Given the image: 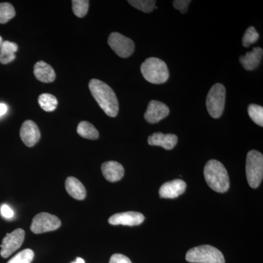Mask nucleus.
Returning a JSON list of instances; mask_svg holds the SVG:
<instances>
[{
	"instance_id": "nucleus-1",
	"label": "nucleus",
	"mask_w": 263,
	"mask_h": 263,
	"mask_svg": "<svg viewBox=\"0 0 263 263\" xmlns=\"http://www.w3.org/2000/svg\"><path fill=\"white\" fill-rule=\"evenodd\" d=\"M89 88L93 98L103 111L108 117H117L119 113V101L114 90L98 79H91Z\"/></svg>"
},
{
	"instance_id": "nucleus-2",
	"label": "nucleus",
	"mask_w": 263,
	"mask_h": 263,
	"mask_svg": "<svg viewBox=\"0 0 263 263\" xmlns=\"http://www.w3.org/2000/svg\"><path fill=\"white\" fill-rule=\"evenodd\" d=\"M205 181L211 189L216 193H224L230 188L228 171L219 161L209 160L204 167Z\"/></svg>"
},
{
	"instance_id": "nucleus-3",
	"label": "nucleus",
	"mask_w": 263,
	"mask_h": 263,
	"mask_svg": "<svg viewBox=\"0 0 263 263\" xmlns=\"http://www.w3.org/2000/svg\"><path fill=\"white\" fill-rule=\"evenodd\" d=\"M141 70L147 81L154 84H162L169 79V71L165 62L156 57H150L143 62Z\"/></svg>"
},
{
	"instance_id": "nucleus-4",
	"label": "nucleus",
	"mask_w": 263,
	"mask_h": 263,
	"mask_svg": "<svg viewBox=\"0 0 263 263\" xmlns=\"http://www.w3.org/2000/svg\"><path fill=\"white\" fill-rule=\"evenodd\" d=\"M186 260L191 263H224V256L219 249L210 245H202L190 249Z\"/></svg>"
},
{
	"instance_id": "nucleus-5",
	"label": "nucleus",
	"mask_w": 263,
	"mask_h": 263,
	"mask_svg": "<svg viewBox=\"0 0 263 263\" xmlns=\"http://www.w3.org/2000/svg\"><path fill=\"white\" fill-rule=\"evenodd\" d=\"M247 181L252 188H257L260 185L263 178V156L256 150L249 152L247 157Z\"/></svg>"
},
{
	"instance_id": "nucleus-6",
	"label": "nucleus",
	"mask_w": 263,
	"mask_h": 263,
	"mask_svg": "<svg viewBox=\"0 0 263 263\" xmlns=\"http://www.w3.org/2000/svg\"><path fill=\"white\" fill-rule=\"evenodd\" d=\"M226 89L224 85L216 84L209 91L206 98L208 112L214 119L222 115L226 105Z\"/></svg>"
},
{
	"instance_id": "nucleus-7",
	"label": "nucleus",
	"mask_w": 263,
	"mask_h": 263,
	"mask_svg": "<svg viewBox=\"0 0 263 263\" xmlns=\"http://www.w3.org/2000/svg\"><path fill=\"white\" fill-rule=\"evenodd\" d=\"M61 224L57 216L48 213H40L33 218L30 229L35 234H41L59 229Z\"/></svg>"
},
{
	"instance_id": "nucleus-8",
	"label": "nucleus",
	"mask_w": 263,
	"mask_h": 263,
	"mask_svg": "<svg viewBox=\"0 0 263 263\" xmlns=\"http://www.w3.org/2000/svg\"><path fill=\"white\" fill-rule=\"evenodd\" d=\"M108 43L111 49L122 58L130 57L135 51L134 42L130 38L119 32H112L109 36Z\"/></svg>"
},
{
	"instance_id": "nucleus-9",
	"label": "nucleus",
	"mask_w": 263,
	"mask_h": 263,
	"mask_svg": "<svg viewBox=\"0 0 263 263\" xmlns=\"http://www.w3.org/2000/svg\"><path fill=\"white\" fill-rule=\"evenodd\" d=\"M25 238V232L22 229H16L8 233L3 238L1 245V254L3 258H8L17 249L22 247Z\"/></svg>"
},
{
	"instance_id": "nucleus-10",
	"label": "nucleus",
	"mask_w": 263,
	"mask_h": 263,
	"mask_svg": "<svg viewBox=\"0 0 263 263\" xmlns=\"http://www.w3.org/2000/svg\"><path fill=\"white\" fill-rule=\"evenodd\" d=\"M144 219L141 213L127 212L114 214L109 218L108 222L112 226H136L142 224Z\"/></svg>"
},
{
	"instance_id": "nucleus-11",
	"label": "nucleus",
	"mask_w": 263,
	"mask_h": 263,
	"mask_svg": "<svg viewBox=\"0 0 263 263\" xmlns=\"http://www.w3.org/2000/svg\"><path fill=\"white\" fill-rule=\"evenodd\" d=\"M169 114V108L165 104L157 100H152L148 103L144 114L145 120L149 124H156L167 117Z\"/></svg>"
},
{
	"instance_id": "nucleus-12",
	"label": "nucleus",
	"mask_w": 263,
	"mask_h": 263,
	"mask_svg": "<svg viewBox=\"0 0 263 263\" xmlns=\"http://www.w3.org/2000/svg\"><path fill=\"white\" fill-rule=\"evenodd\" d=\"M20 136L24 144L34 146L41 138V132L37 124L31 120L25 121L21 127Z\"/></svg>"
},
{
	"instance_id": "nucleus-13",
	"label": "nucleus",
	"mask_w": 263,
	"mask_h": 263,
	"mask_svg": "<svg viewBox=\"0 0 263 263\" xmlns=\"http://www.w3.org/2000/svg\"><path fill=\"white\" fill-rule=\"evenodd\" d=\"M186 187V183L183 180H174L162 185L160 189V195L162 198H176L184 193Z\"/></svg>"
},
{
	"instance_id": "nucleus-14",
	"label": "nucleus",
	"mask_w": 263,
	"mask_h": 263,
	"mask_svg": "<svg viewBox=\"0 0 263 263\" xmlns=\"http://www.w3.org/2000/svg\"><path fill=\"white\" fill-rule=\"evenodd\" d=\"M101 170L105 179L110 182L120 181L124 175V167L116 161L104 162L102 164Z\"/></svg>"
},
{
	"instance_id": "nucleus-15",
	"label": "nucleus",
	"mask_w": 263,
	"mask_h": 263,
	"mask_svg": "<svg viewBox=\"0 0 263 263\" xmlns=\"http://www.w3.org/2000/svg\"><path fill=\"white\" fill-rule=\"evenodd\" d=\"M148 143L150 146H161L166 150H171L178 143V137L174 134H163L156 133L148 137Z\"/></svg>"
},
{
	"instance_id": "nucleus-16",
	"label": "nucleus",
	"mask_w": 263,
	"mask_h": 263,
	"mask_svg": "<svg viewBox=\"0 0 263 263\" xmlns=\"http://www.w3.org/2000/svg\"><path fill=\"white\" fill-rule=\"evenodd\" d=\"M34 74L38 81L46 84L53 82L56 79V73L53 67L43 61L38 62L34 65Z\"/></svg>"
},
{
	"instance_id": "nucleus-17",
	"label": "nucleus",
	"mask_w": 263,
	"mask_h": 263,
	"mask_svg": "<svg viewBox=\"0 0 263 263\" xmlns=\"http://www.w3.org/2000/svg\"><path fill=\"white\" fill-rule=\"evenodd\" d=\"M262 49L255 47L251 52H247L243 56L239 58L240 64L247 70H254L258 67L262 59Z\"/></svg>"
},
{
	"instance_id": "nucleus-18",
	"label": "nucleus",
	"mask_w": 263,
	"mask_h": 263,
	"mask_svg": "<svg viewBox=\"0 0 263 263\" xmlns=\"http://www.w3.org/2000/svg\"><path fill=\"white\" fill-rule=\"evenodd\" d=\"M65 189L69 195L76 200H84L86 196L84 185L75 177H68L66 179Z\"/></svg>"
},
{
	"instance_id": "nucleus-19",
	"label": "nucleus",
	"mask_w": 263,
	"mask_h": 263,
	"mask_svg": "<svg viewBox=\"0 0 263 263\" xmlns=\"http://www.w3.org/2000/svg\"><path fill=\"white\" fill-rule=\"evenodd\" d=\"M18 46L16 43L10 41H4L0 46V62L8 64L15 59V53L18 51Z\"/></svg>"
},
{
	"instance_id": "nucleus-20",
	"label": "nucleus",
	"mask_w": 263,
	"mask_h": 263,
	"mask_svg": "<svg viewBox=\"0 0 263 263\" xmlns=\"http://www.w3.org/2000/svg\"><path fill=\"white\" fill-rule=\"evenodd\" d=\"M77 133L79 136L86 139L96 140L99 138L98 129L91 123L86 121L79 123L77 127Z\"/></svg>"
},
{
	"instance_id": "nucleus-21",
	"label": "nucleus",
	"mask_w": 263,
	"mask_h": 263,
	"mask_svg": "<svg viewBox=\"0 0 263 263\" xmlns=\"http://www.w3.org/2000/svg\"><path fill=\"white\" fill-rule=\"evenodd\" d=\"M38 103L45 111L52 112L56 110L58 101L53 95L46 93V94L40 95Z\"/></svg>"
},
{
	"instance_id": "nucleus-22",
	"label": "nucleus",
	"mask_w": 263,
	"mask_h": 263,
	"mask_svg": "<svg viewBox=\"0 0 263 263\" xmlns=\"http://www.w3.org/2000/svg\"><path fill=\"white\" fill-rule=\"evenodd\" d=\"M15 11L13 5L8 3H0V24H5L14 18Z\"/></svg>"
},
{
	"instance_id": "nucleus-23",
	"label": "nucleus",
	"mask_w": 263,
	"mask_h": 263,
	"mask_svg": "<svg viewBox=\"0 0 263 263\" xmlns=\"http://www.w3.org/2000/svg\"><path fill=\"white\" fill-rule=\"evenodd\" d=\"M248 114L252 120L257 125L263 126V108L256 104H251L248 108Z\"/></svg>"
},
{
	"instance_id": "nucleus-24",
	"label": "nucleus",
	"mask_w": 263,
	"mask_h": 263,
	"mask_svg": "<svg viewBox=\"0 0 263 263\" xmlns=\"http://www.w3.org/2000/svg\"><path fill=\"white\" fill-rule=\"evenodd\" d=\"M128 3L144 13H150L155 9L156 1L154 0H129Z\"/></svg>"
},
{
	"instance_id": "nucleus-25",
	"label": "nucleus",
	"mask_w": 263,
	"mask_h": 263,
	"mask_svg": "<svg viewBox=\"0 0 263 263\" xmlns=\"http://www.w3.org/2000/svg\"><path fill=\"white\" fill-rule=\"evenodd\" d=\"M74 14L79 18H83L87 14L89 2L88 0H73L72 1Z\"/></svg>"
},
{
	"instance_id": "nucleus-26",
	"label": "nucleus",
	"mask_w": 263,
	"mask_h": 263,
	"mask_svg": "<svg viewBox=\"0 0 263 263\" xmlns=\"http://www.w3.org/2000/svg\"><path fill=\"white\" fill-rule=\"evenodd\" d=\"M34 252L31 249H26L14 256L8 263H31L34 258Z\"/></svg>"
},
{
	"instance_id": "nucleus-27",
	"label": "nucleus",
	"mask_w": 263,
	"mask_h": 263,
	"mask_svg": "<svg viewBox=\"0 0 263 263\" xmlns=\"http://www.w3.org/2000/svg\"><path fill=\"white\" fill-rule=\"evenodd\" d=\"M259 37V33L257 32L255 28L253 27H249L246 31L243 40H242L243 46L246 48L249 47L251 45L257 42Z\"/></svg>"
},
{
	"instance_id": "nucleus-28",
	"label": "nucleus",
	"mask_w": 263,
	"mask_h": 263,
	"mask_svg": "<svg viewBox=\"0 0 263 263\" xmlns=\"http://www.w3.org/2000/svg\"><path fill=\"white\" fill-rule=\"evenodd\" d=\"M191 1L190 0H175L173 5L175 9L180 10L181 13H186L188 10V6Z\"/></svg>"
},
{
	"instance_id": "nucleus-29",
	"label": "nucleus",
	"mask_w": 263,
	"mask_h": 263,
	"mask_svg": "<svg viewBox=\"0 0 263 263\" xmlns=\"http://www.w3.org/2000/svg\"><path fill=\"white\" fill-rule=\"evenodd\" d=\"M109 263H132L130 259L121 254H115L111 256Z\"/></svg>"
},
{
	"instance_id": "nucleus-30",
	"label": "nucleus",
	"mask_w": 263,
	"mask_h": 263,
	"mask_svg": "<svg viewBox=\"0 0 263 263\" xmlns=\"http://www.w3.org/2000/svg\"><path fill=\"white\" fill-rule=\"evenodd\" d=\"M0 212H1V215L5 219H11L14 216V212L10 209L9 205L4 204L2 205L0 208Z\"/></svg>"
},
{
	"instance_id": "nucleus-31",
	"label": "nucleus",
	"mask_w": 263,
	"mask_h": 263,
	"mask_svg": "<svg viewBox=\"0 0 263 263\" xmlns=\"http://www.w3.org/2000/svg\"><path fill=\"white\" fill-rule=\"evenodd\" d=\"M8 112V106L4 103H0V117Z\"/></svg>"
},
{
	"instance_id": "nucleus-32",
	"label": "nucleus",
	"mask_w": 263,
	"mask_h": 263,
	"mask_svg": "<svg viewBox=\"0 0 263 263\" xmlns=\"http://www.w3.org/2000/svg\"><path fill=\"white\" fill-rule=\"evenodd\" d=\"M72 263H85V261L84 259L81 258V257H78V258L76 259V262Z\"/></svg>"
},
{
	"instance_id": "nucleus-33",
	"label": "nucleus",
	"mask_w": 263,
	"mask_h": 263,
	"mask_svg": "<svg viewBox=\"0 0 263 263\" xmlns=\"http://www.w3.org/2000/svg\"><path fill=\"white\" fill-rule=\"evenodd\" d=\"M2 43H3V38L0 36V46H1Z\"/></svg>"
}]
</instances>
